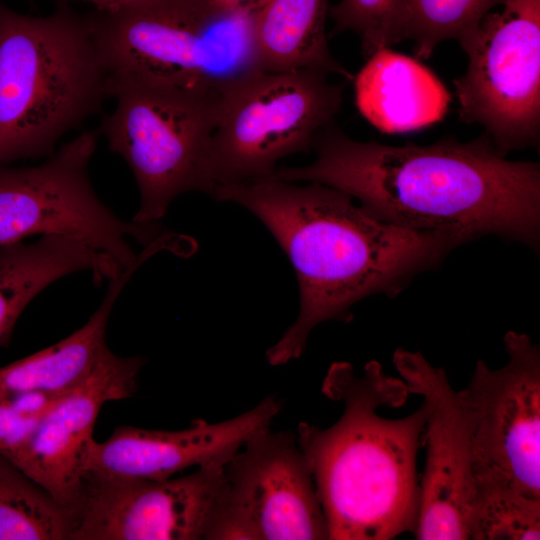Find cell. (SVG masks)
Instances as JSON below:
<instances>
[{"label":"cell","instance_id":"9a60e30c","mask_svg":"<svg viewBox=\"0 0 540 540\" xmlns=\"http://www.w3.org/2000/svg\"><path fill=\"white\" fill-rule=\"evenodd\" d=\"M281 409L272 396L231 419H196L182 430L118 426L103 442H92L85 476L160 480L191 467L224 463L255 432L269 427Z\"/></svg>","mask_w":540,"mask_h":540},{"label":"cell","instance_id":"e0dca14e","mask_svg":"<svg viewBox=\"0 0 540 540\" xmlns=\"http://www.w3.org/2000/svg\"><path fill=\"white\" fill-rule=\"evenodd\" d=\"M94 280L117 277L122 268L86 243L62 235H43L32 243L0 247V346L7 345L27 305L46 287L78 271Z\"/></svg>","mask_w":540,"mask_h":540},{"label":"cell","instance_id":"7402d4cb","mask_svg":"<svg viewBox=\"0 0 540 540\" xmlns=\"http://www.w3.org/2000/svg\"><path fill=\"white\" fill-rule=\"evenodd\" d=\"M468 527L472 540H538L540 499L507 487L477 483Z\"/></svg>","mask_w":540,"mask_h":540},{"label":"cell","instance_id":"6da1fadb","mask_svg":"<svg viewBox=\"0 0 540 540\" xmlns=\"http://www.w3.org/2000/svg\"><path fill=\"white\" fill-rule=\"evenodd\" d=\"M313 148L310 164L277 168L272 177L336 188L382 221L458 245L494 234L538 248L539 163L507 160L485 133L391 146L330 125Z\"/></svg>","mask_w":540,"mask_h":540},{"label":"cell","instance_id":"9c48e42d","mask_svg":"<svg viewBox=\"0 0 540 540\" xmlns=\"http://www.w3.org/2000/svg\"><path fill=\"white\" fill-rule=\"evenodd\" d=\"M458 43L468 57L453 81L460 121L497 151L536 146L540 132V0H506Z\"/></svg>","mask_w":540,"mask_h":540},{"label":"cell","instance_id":"8992f818","mask_svg":"<svg viewBox=\"0 0 540 540\" xmlns=\"http://www.w3.org/2000/svg\"><path fill=\"white\" fill-rule=\"evenodd\" d=\"M106 78L107 95L116 104L100 131L138 185L140 205L132 220L156 223L189 191L212 195L211 145L222 92L146 78Z\"/></svg>","mask_w":540,"mask_h":540},{"label":"cell","instance_id":"ac0fdd59","mask_svg":"<svg viewBox=\"0 0 540 540\" xmlns=\"http://www.w3.org/2000/svg\"><path fill=\"white\" fill-rule=\"evenodd\" d=\"M141 263L109 281L99 308L77 331L60 342L0 367V397L43 393L61 396L83 382L110 351L106 330L112 308Z\"/></svg>","mask_w":540,"mask_h":540},{"label":"cell","instance_id":"484cf974","mask_svg":"<svg viewBox=\"0 0 540 540\" xmlns=\"http://www.w3.org/2000/svg\"><path fill=\"white\" fill-rule=\"evenodd\" d=\"M93 4L97 10L110 11L119 9L136 0H80Z\"/></svg>","mask_w":540,"mask_h":540},{"label":"cell","instance_id":"7c38bea8","mask_svg":"<svg viewBox=\"0 0 540 540\" xmlns=\"http://www.w3.org/2000/svg\"><path fill=\"white\" fill-rule=\"evenodd\" d=\"M392 361L407 391L423 398L426 412V460L413 534L419 540H468L474 477L461 393L453 389L445 370L431 365L419 351L398 348Z\"/></svg>","mask_w":540,"mask_h":540},{"label":"cell","instance_id":"7a4b0ae2","mask_svg":"<svg viewBox=\"0 0 540 540\" xmlns=\"http://www.w3.org/2000/svg\"><path fill=\"white\" fill-rule=\"evenodd\" d=\"M270 231L295 270L300 307L295 322L266 352L272 366L299 358L312 330L348 322L352 306L372 294L394 296L458 244L382 221L349 194L316 183L273 177L218 188Z\"/></svg>","mask_w":540,"mask_h":540},{"label":"cell","instance_id":"d4e9b609","mask_svg":"<svg viewBox=\"0 0 540 540\" xmlns=\"http://www.w3.org/2000/svg\"><path fill=\"white\" fill-rule=\"evenodd\" d=\"M208 4L224 10L256 11L264 0H205Z\"/></svg>","mask_w":540,"mask_h":540},{"label":"cell","instance_id":"277c9868","mask_svg":"<svg viewBox=\"0 0 540 540\" xmlns=\"http://www.w3.org/2000/svg\"><path fill=\"white\" fill-rule=\"evenodd\" d=\"M107 78L84 17H32L0 3V165L51 156L95 114Z\"/></svg>","mask_w":540,"mask_h":540},{"label":"cell","instance_id":"d6986e66","mask_svg":"<svg viewBox=\"0 0 540 540\" xmlns=\"http://www.w3.org/2000/svg\"><path fill=\"white\" fill-rule=\"evenodd\" d=\"M328 12V0H264L254 12L260 70L315 69L353 80L330 52Z\"/></svg>","mask_w":540,"mask_h":540},{"label":"cell","instance_id":"30bf717a","mask_svg":"<svg viewBox=\"0 0 540 540\" xmlns=\"http://www.w3.org/2000/svg\"><path fill=\"white\" fill-rule=\"evenodd\" d=\"M326 517L296 434L251 435L223 465L205 540H324Z\"/></svg>","mask_w":540,"mask_h":540},{"label":"cell","instance_id":"8fae6325","mask_svg":"<svg viewBox=\"0 0 540 540\" xmlns=\"http://www.w3.org/2000/svg\"><path fill=\"white\" fill-rule=\"evenodd\" d=\"M508 362L478 360L460 390L467 413L474 484L540 499V350L527 334L504 336Z\"/></svg>","mask_w":540,"mask_h":540},{"label":"cell","instance_id":"3957f363","mask_svg":"<svg viewBox=\"0 0 540 540\" xmlns=\"http://www.w3.org/2000/svg\"><path fill=\"white\" fill-rule=\"evenodd\" d=\"M322 392L343 403L342 415L325 429L302 422L296 436L329 539L390 540L413 533L420 504L417 454L425 429L423 404L402 418L380 416V407L403 405L409 392L377 361L368 362L360 375L347 362L333 363Z\"/></svg>","mask_w":540,"mask_h":540},{"label":"cell","instance_id":"52a82bcc","mask_svg":"<svg viewBox=\"0 0 540 540\" xmlns=\"http://www.w3.org/2000/svg\"><path fill=\"white\" fill-rule=\"evenodd\" d=\"M328 75L260 70L223 90L211 145L212 195L269 178L279 160L314 147L343 102V83Z\"/></svg>","mask_w":540,"mask_h":540},{"label":"cell","instance_id":"4fadbf2b","mask_svg":"<svg viewBox=\"0 0 540 540\" xmlns=\"http://www.w3.org/2000/svg\"><path fill=\"white\" fill-rule=\"evenodd\" d=\"M224 463L160 480L86 475L80 520L71 540H205Z\"/></svg>","mask_w":540,"mask_h":540},{"label":"cell","instance_id":"ffe728a7","mask_svg":"<svg viewBox=\"0 0 540 540\" xmlns=\"http://www.w3.org/2000/svg\"><path fill=\"white\" fill-rule=\"evenodd\" d=\"M80 512L0 454V540H71Z\"/></svg>","mask_w":540,"mask_h":540},{"label":"cell","instance_id":"5b68a950","mask_svg":"<svg viewBox=\"0 0 540 540\" xmlns=\"http://www.w3.org/2000/svg\"><path fill=\"white\" fill-rule=\"evenodd\" d=\"M254 12L205 0H136L84 18L106 77L223 92L260 71Z\"/></svg>","mask_w":540,"mask_h":540},{"label":"cell","instance_id":"5bb4252c","mask_svg":"<svg viewBox=\"0 0 540 540\" xmlns=\"http://www.w3.org/2000/svg\"><path fill=\"white\" fill-rule=\"evenodd\" d=\"M142 357L109 351L89 376L63 394L7 458L61 504L80 512L85 466L98 414L109 401L131 397Z\"/></svg>","mask_w":540,"mask_h":540},{"label":"cell","instance_id":"cb8c5ba5","mask_svg":"<svg viewBox=\"0 0 540 540\" xmlns=\"http://www.w3.org/2000/svg\"><path fill=\"white\" fill-rule=\"evenodd\" d=\"M41 417L28 394L0 397V454L8 456L15 450Z\"/></svg>","mask_w":540,"mask_h":540},{"label":"cell","instance_id":"44dd1931","mask_svg":"<svg viewBox=\"0 0 540 540\" xmlns=\"http://www.w3.org/2000/svg\"><path fill=\"white\" fill-rule=\"evenodd\" d=\"M506 0H400L398 41L410 40L416 59H428L446 40L463 39Z\"/></svg>","mask_w":540,"mask_h":540},{"label":"cell","instance_id":"ba28073f","mask_svg":"<svg viewBox=\"0 0 540 540\" xmlns=\"http://www.w3.org/2000/svg\"><path fill=\"white\" fill-rule=\"evenodd\" d=\"M97 134L86 131L32 167L0 165V247L32 235L78 239L122 269L144 262L163 233L157 223L127 222L97 196L88 168Z\"/></svg>","mask_w":540,"mask_h":540},{"label":"cell","instance_id":"2e32d148","mask_svg":"<svg viewBox=\"0 0 540 540\" xmlns=\"http://www.w3.org/2000/svg\"><path fill=\"white\" fill-rule=\"evenodd\" d=\"M353 81L359 112L382 133H405L432 125L445 116L451 100L430 69L390 48L368 57Z\"/></svg>","mask_w":540,"mask_h":540},{"label":"cell","instance_id":"603a6c76","mask_svg":"<svg viewBox=\"0 0 540 540\" xmlns=\"http://www.w3.org/2000/svg\"><path fill=\"white\" fill-rule=\"evenodd\" d=\"M400 0H340L329 9L334 33L352 31L360 40L365 59L399 43L397 24Z\"/></svg>","mask_w":540,"mask_h":540}]
</instances>
